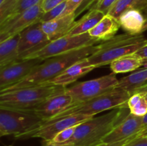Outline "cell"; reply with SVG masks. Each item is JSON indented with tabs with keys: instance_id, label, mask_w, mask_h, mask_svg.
<instances>
[{
	"instance_id": "cell-1",
	"label": "cell",
	"mask_w": 147,
	"mask_h": 146,
	"mask_svg": "<svg viewBox=\"0 0 147 146\" xmlns=\"http://www.w3.org/2000/svg\"><path fill=\"white\" fill-rule=\"evenodd\" d=\"M97 50L98 45H90L46 59L22 81L0 92L47 83L61 74L69 66L90 57Z\"/></svg>"
},
{
	"instance_id": "cell-2",
	"label": "cell",
	"mask_w": 147,
	"mask_h": 146,
	"mask_svg": "<svg viewBox=\"0 0 147 146\" xmlns=\"http://www.w3.org/2000/svg\"><path fill=\"white\" fill-rule=\"evenodd\" d=\"M126 107L113 109L109 113L92 117L76 127L72 138L66 143L75 146H96L102 143L103 139L113 127L124 118Z\"/></svg>"
},
{
	"instance_id": "cell-3",
	"label": "cell",
	"mask_w": 147,
	"mask_h": 146,
	"mask_svg": "<svg viewBox=\"0 0 147 146\" xmlns=\"http://www.w3.org/2000/svg\"><path fill=\"white\" fill-rule=\"evenodd\" d=\"M146 44L147 40L142 34H119L98 45L97 51L88 57V60L98 68L110 64L112 61L122 56L136 53Z\"/></svg>"
},
{
	"instance_id": "cell-4",
	"label": "cell",
	"mask_w": 147,
	"mask_h": 146,
	"mask_svg": "<svg viewBox=\"0 0 147 146\" xmlns=\"http://www.w3.org/2000/svg\"><path fill=\"white\" fill-rule=\"evenodd\" d=\"M66 87L51 83L37 84L0 92V106L30 110L48 97L64 91Z\"/></svg>"
},
{
	"instance_id": "cell-5",
	"label": "cell",
	"mask_w": 147,
	"mask_h": 146,
	"mask_svg": "<svg viewBox=\"0 0 147 146\" xmlns=\"http://www.w3.org/2000/svg\"><path fill=\"white\" fill-rule=\"evenodd\" d=\"M43 120L31 110H18L0 106V136L14 135L22 139L37 130Z\"/></svg>"
},
{
	"instance_id": "cell-6",
	"label": "cell",
	"mask_w": 147,
	"mask_h": 146,
	"mask_svg": "<svg viewBox=\"0 0 147 146\" xmlns=\"http://www.w3.org/2000/svg\"><path fill=\"white\" fill-rule=\"evenodd\" d=\"M131 95V93L127 90L116 87L92 100L72 106L53 119L60 118L70 115L83 114L94 116L97 113L107 110L126 107L127 102Z\"/></svg>"
},
{
	"instance_id": "cell-7",
	"label": "cell",
	"mask_w": 147,
	"mask_h": 146,
	"mask_svg": "<svg viewBox=\"0 0 147 146\" xmlns=\"http://www.w3.org/2000/svg\"><path fill=\"white\" fill-rule=\"evenodd\" d=\"M119 81L116 74L111 73L98 78L78 82L67 87L66 91L72 96L74 105H76L113 90Z\"/></svg>"
},
{
	"instance_id": "cell-8",
	"label": "cell",
	"mask_w": 147,
	"mask_h": 146,
	"mask_svg": "<svg viewBox=\"0 0 147 146\" xmlns=\"http://www.w3.org/2000/svg\"><path fill=\"white\" fill-rule=\"evenodd\" d=\"M98 40L92 37L88 33L71 36L67 34L63 37L51 41L44 48L34 53L27 59L39 58L45 60L50 57L65 54L73 50L94 45Z\"/></svg>"
},
{
	"instance_id": "cell-9",
	"label": "cell",
	"mask_w": 147,
	"mask_h": 146,
	"mask_svg": "<svg viewBox=\"0 0 147 146\" xmlns=\"http://www.w3.org/2000/svg\"><path fill=\"white\" fill-rule=\"evenodd\" d=\"M143 129L142 117H138L129 112L103 139L102 143L108 146H123L134 140Z\"/></svg>"
},
{
	"instance_id": "cell-10",
	"label": "cell",
	"mask_w": 147,
	"mask_h": 146,
	"mask_svg": "<svg viewBox=\"0 0 147 146\" xmlns=\"http://www.w3.org/2000/svg\"><path fill=\"white\" fill-rule=\"evenodd\" d=\"M42 2L15 17L7 19L0 24V42L9 37L20 34L30 26L40 21L44 14Z\"/></svg>"
},
{
	"instance_id": "cell-11",
	"label": "cell",
	"mask_w": 147,
	"mask_h": 146,
	"mask_svg": "<svg viewBox=\"0 0 147 146\" xmlns=\"http://www.w3.org/2000/svg\"><path fill=\"white\" fill-rule=\"evenodd\" d=\"M92 117H93V116L79 114L70 115L60 118L53 119L43 123L39 128L24 135L22 140L38 137L42 138L43 140L50 141L60 132L68 127L79 125Z\"/></svg>"
},
{
	"instance_id": "cell-12",
	"label": "cell",
	"mask_w": 147,
	"mask_h": 146,
	"mask_svg": "<svg viewBox=\"0 0 147 146\" xmlns=\"http://www.w3.org/2000/svg\"><path fill=\"white\" fill-rule=\"evenodd\" d=\"M20 60H27L30 56L44 48L51 42L43 31L41 21H38L30 26L20 32Z\"/></svg>"
},
{
	"instance_id": "cell-13",
	"label": "cell",
	"mask_w": 147,
	"mask_h": 146,
	"mask_svg": "<svg viewBox=\"0 0 147 146\" xmlns=\"http://www.w3.org/2000/svg\"><path fill=\"white\" fill-rule=\"evenodd\" d=\"M42 61L39 58L18 60L0 68V91L20 82Z\"/></svg>"
},
{
	"instance_id": "cell-14",
	"label": "cell",
	"mask_w": 147,
	"mask_h": 146,
	"mask_svg": "<svg viewBox=\"0 0 147 146\" xmlns=\"http://www.w3.org/2000/svg\"><path fill=\"white\" fill-rule=\"evenodd\" d=\"M73 105H74L73 97L65 89L64 91L48 97L30 110L45 123L56 117Z\"/></svg>"
},
{
	"instance_id": "cell-15",
	"label": "cell",
	"mask_w": 147,
	"mask_h": 146,
	"mask_svg": "<svg viewBox=\"0 0 147 146\" xmlns=\"http://www.w3.org/2000/svg\"><path fill=\"white\" fill-rule=\"evenodd\" d=\"M96 68V66L90 64L87 57L73 63L67 68H66L61 74L47 83L66 87L68 84L75 82L78 79L86 75L89 72Z\"/></svg>"
},
{
	"instance_id": "cell-16",
	"label": "cell",
	"mask_w": 147,
	"mask_h": 146,
	"mask_svg": "<svg viewBox=\"0 0 147 146\" xmlns=\"http://www.w3.org/2000/svg\"><path fill=\"white\" fill-rule=\"evenodd\" d=\"M76 12L42 22V27L50 41L67 35L76 24Z\"/></svg>"
},
{
	"instance_id": "cell-17",
	"label": "cell",
	"mask_w": 147,
	"mask_h": 146,
	"mask_svg": "<svg viewBox=\"0 0 147 146\" xmlns=\"http://www.w3.org/2000/svg\"><path fill=\"white\" fill-rule=\"evenodd\" d=\"M118 21L127 34L136 36L144 32L146 19L144 18L141 10L131 9L123 13Z\"/></svg>"
},
{
	"instance_id": "cell-18",
	"label": "cell",
	"mask_w": 147,
	"mask_h": 146,
	"mask_svg": "<svg viewBox=\"0 0 147 146\" xmlns=\"http://www.w3.org/2000/svg\"><path fill=\"white\" fill-rule=\"evenodd\" d=\"M120 27L118 20L106 14L88 34L98 41L106 42L115 37Z\"/></svg>"
},
{
	"instance_id": "cell-19",
	"label": "cell",
	"mask_w": 147,
	"mask_h": 146,
	"mask_svg": "<svg viewBox=\"0 0 147 146\" xmlns=\"http://www.w3.org/2000/svg\"><path fill=\"white\" fill-rule=\"evenodd\" d=\"M20 34H16L0 42V68L20 60L19 42Z\"/></svg>"
},
{
	"instance_id": "cell-20",
	"label": "cell",
	"mask_w": 147,
	"mask_h": 146,
	"mask_svg": "<svg viewBox=\"0 0 147 146\" xmlns=\"http://www.w3.org/2000/svg\"><path fill=\"white\" fill-rule=\"evenodd\" d=\"M106 14L98 9H90L86 15L83 16L80 20L77 21L74 27L69 31L67 34L71 36L79 35L85 33H88Z\"/></svg>"
},
{
	"instance_id": "cell-21",
	"label": "cell",
	"mask_w": 147,
	"mask_h": 146,
	"mask_svg": "<svg viewBox=\"0 0 147 146\" xmlns=\"http://www.w3.org/2000/svg\"><path fill=\"white\" fill-rule=\"evenodd\" d=\"M143 66V58L136 53L122 56L112 61L111 70L114 74L126 73L136 70Z\"/></svg>"
},
{
	"instance_id": "cell-22",
	"label": "cell",
	"mask_w": 147,
	"mask_h": 146,
	"mask_svg": "<svg viewBox=\"0 0 147 146\" xmlns=\"http://www.w3.org/2000/svg\"><path fill=\"white\" fill-rule=\"evenodd\" d=\"M131 9H147V0H118L107 14L118 20L123 13Z\"/></svg>"
},
{
	"instance_id": "cell-23",
	"label": "cell",
	"mask_w": 147,
	"mask_h": 146,
	"mask_svg": "<svg viewBox=\"0 0 147 146\" xmlns=\"http://www.w3.org/2000/svg\"><path fill=\"white\" fill-rule=\"evenodd\" d=\"M127 107L131 114L143 117L147 113V98L144 93H134L127 102Z\"/></svg>"
},
{
	"instance_id": "cell-24",
	"label": "cell",
	"mask_w": 147,
	"mask_h": 146,
	"mask_svg": "<svg viewBox=\"0 0 147 146\" xmlns=\"http://www.w3.org/2000/svg\"><path fill=\"white\" fill-rule=\"evenodd\" d=\"M43 0H17L15 5H14L13 10L11 11V14H10V15L6 19H7L9 18H11V17H15V16L24 12L27 9L34 7L36 4H37L38 3L41 2Z\"/></svg>"
},
{
	"instance_id": "cell-25",
	"label": "cell",
	"mask_w": 147,
	"mask_h": 146,
	"mask_svg": "<svg viewBox=\"0 0 147 146\" xmlns=\"http://www.w3.org/2000/svg\"><path fill=\"white\" fill-rule=\"evenodd\" d=\"M66 5H67V0L60 3V4L50 9V11L45 12L42 17L40 21L45 22V21H50V20L57 18V17H62L64 14L65 10Z\"/></svg>"
},
{
	"instance_id": "cell-26",
	"label": "cell",
	"mask_w": 147,
	"mask_h": 146,
	"mask_svg": "<svg viewBox=\"0 0 147 146\" xmlns=\"http://www.w3.org/2000/svg\"><path fill=\"white\" fill-rule=\"evenodd\" d=\"M77 126L68 127V128L60 132L50 141L53 142V143H57V144H63V143H67L74 135Z\"/></svg>"
},
{
	"instance_id": "cell-27",
	"label": "cell",
	"mask_w": 147,
	"mask_h": 146,
	"mask_svg": "<svg viewBox=\"0 0 147 146\" xmlns=\"http://www.w3.org/2000/svg\"><path fill=\"white\" fill-rule=\"evenodd\" d=\"M117 1L118 0H103L101 2L94 6L91 9H98L106 15Z\"/></svg>"
},
{
	"instance_id": "cell-28",
	"label": "cell",
	"mask_w": 147,
	"mask_h": 146,
	"mask_svg": "<svg viewBox=\"0 0 147 146\" xmlns=\"http://www.w3.org/2000/svg\"><path fill=\"white\" fill-rule=\"evenodd\" d=\"M83 1L84 0H67V5L63 16L76 12Z\"/></svg>"
},
{
	"instance_id": "cell-29",
	"label": "cell",
	"mask_w": 147,
	"mask_h": 146,
	"mask_svg": "<svg viewBox=\"0 0 147 146\" xmlns=\"http://www.w3.org/2000/svg\"><path fill=\"white\" fill-rule=\"evenodd\" d=\"M65 0H43L42 2V7L43 11L47 12L50 11L55 7L57 6Z\"/></svg>"
},
{
	"instance_id": "cell-30",
	"label": "cell",
	"mask_w": 147,
	"mask_h": 146,
	"mask_svg": "<svg viewBox=\"0 0 147 146\" xmlns=\"http://www.w3.org/2000/svg\"><path fill=\"white\" fill-rule=\"evenodd\" d=\"M123 146H147V139L145 137H136Z\"/></svg>"
},
{
	"instance_id": "cell-31",
	"label": "cell",
	"mask_w": 147,
	"mask_h": 146,
	"mask_svg": "<svg viewBox=\"0 0 147 146\" xmlns=\"http://www.w3.org/2000/svg\"><path fill=\"white\" fill-rule=\"evenodd\" d=\"M42 146H75L73 143H63V144H57L51 141L43 140Z\"/></svg>"
},
{
	"instance_id": "cell-32",
	"label": "cell",
	"mask_w": 147,
	"mask_h": 146,
	"mask_svg": "<svg viewBox=\"0 0 147 146\" xmlns=\"http://www.w3.org/2000/svg\"><path fill=\"white\" fill-rule=\"evenodd\" d=\"M136 54H139L141 57L142 58H146L147 57V44L144 47H142L141 50H139V51L136 52Z\"/></svg>"
},
{
	"instance_id": "cell-33",
	"label": "cell",
	"mask_w": 147,
	"mask_h": 146,
	"mask_svg": "<svg viewBox=\"0 0 147 146\" xmlns=\"http://www.w3.org/2000/svg\"><path fill=\"white\" fill-rule=\"evenodd\" d=\"M146 136H147V127L144 128V130H142V131H141L140 133L137 135V136H136L135 138H136V137H146Z\"/></svg>"
},
{
	"instance_id": "cell-34",
	"label": "cell",
	"mask_w": 147,
	"mask_h": 146,
	"mask_svg": "<svg viewBox=\"0 0 147 146\" xmlns=\"http://www.w3.org/2000/svg\"><path fill=\"white\" fill-rule=\"evenodd\" d=\"M142 124H143L144 129L147 127V113L144 116H143V117H142Z\"/></svg>"
},
{
	"instance_id": "cell-35",
	"label": "cell",
	"mask_w": 147,
	"mask_h": 146,
	"mask_svg": "<svg viewBox=\"0 0 147 146\" xmlns=\"http://www.w3.org/2000/svg\"><path fill=\"white\" fill-rule=\"evenodd\" d=\"M143 66L144 67L147 66V57L146 58H143Z\"/></svg>"
},
{
	"instance_id": "cell-36",
	"label": "cell",
	"mask_w": 147,
	"mask_h": 146,
	"mask_svg": "<svg viewBox=\"0 0 147 146\" xmlns=\"http://www.w3.org/2000/svg\"><path fill=\"white\" fill-rule=\"evenodd\" d=\"M96 146H108V145H107L106 144V143H100V144L98 145H96Z\"/></svg>"
},
{
	"instance_id": "cell-37",
	"label": "cell",
	"mask_w": 147,
	"mask_h": 146,
	"mask_svg": "<svg viewBox=\"0 0 147 146\" xmlns=\"http://www.w3.org/2000/svg\"><path fill=\"white\" fill-rule=\"evenodd\" d=\"M146 30H147V19H146V24H145V26H144V31H145Z\"/></svg>"
},
{
	"instance_id": "cell-38",
	"label": "cell",
	"mask_w": 147,
	"mask_h": 146,
	"mask_svg": "<svg viewBox=\"0 0 147 146\" xmlns=\"http://www.w3.org/2000/svg\"><path fill=\"white\" fill-rule=\"evenodd\" d=\"M103 1V0H96V5H97L98 4H99V3L100 2H101V1ZM95 5V6H96Z\"/></svg>"
},
{
	"instance_id": "cell-39",
	"label": "cell",
	"mask_w": 147,
	"mask_h": 146,
	"mask_svg": "<svg viewBox=\"0 0 147 146\" xmlns=\"http://www.w3.org/2000/svg\"><path fill=\"white\" fill-rule=\"evenodd\" d=\"M145 95H146V98H147V92L145 93Z\"/></svg>"
},
{
	"instance_id": "cell-40",
	"label": "cell",
	"mask_w": 147,
	"mask_h": 146,
	"mask_svg": "<svg viewBox=\"0 0 147 146\" xmlns=\"http://www.w3.org/2000/svg\"><path fill=\"white\" fill-rule=\"evenodd\" d=\"M7 146H12V145H7Z\"/></svg>"
},
{
	"instance_id": "cell-41",
	"label": "cell",
	"mask_w": 147,
	"mask_h": 146,
	"mask_svg": "<svg viewBox=\"0 0 147 146\" xmlns=\"http://www.w3.org/2000/svg\"><path fill=\"white\" fill-rule=\"evenodd\" d=\"M146 137V138L147 139V136H146V137Z\"/></svg>"
}]
</instances>
